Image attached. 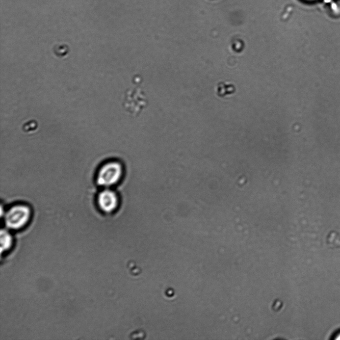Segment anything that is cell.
I'll list each match as a JSON object with an SVG mask.
<instances>
[{"label":"cell","mask_w":340,"mask_h":340,"mask_svg":"<svg viewBox=\"0 0 340 340\" xmlns=\"http://www.w3.org/2000/svg\"><path fill=\"white\" fill-rule=\"evenodd\" d=\"M123 174L122 165L117 161L105 163L99 169L97 177V183L105 187L112 186L120 181Z\"/></svg>","instance_id":"obj_1"},{"label":"cell","mask_w":340,"mask_h":340,"mask_svg":"<svg viewBox=\"0 0 340 340\" xmlns=\"http://www.w3.org/2000/svg\"><path fill=\"white\" fill-rule=\"evenodd\" d=\"M334 337H335L334 339H335V340H336H336H340V332H339V333H337L336 334H335V335L334 336Z\"/></svg>","instance_id":"obj_6"},{"label":"cell","mask_w":340,"mask_h":340,"mask_svg":"<svg viewBox=\"0 0 340 340\" xmlns=\"http://www.w3.org/2000/svg\"><path fill=\"white\" fill-rule=\"evenodd\" d=\"M311 1H313V0H311Z\"/></svg>","instance_id":"obj_7"},{"label":"cell","mask_w":340,"mask_h":340,"mask_svg":"<svg viewBox=\"0 0 340 340\" xmlns=\"http://www.w3.org/2000/svg\"><path fill=\"white\" fill-rule=\"evenodd\" d=\"M100 209L105 213L114 211L118 206L119 200L116 193L109 189L101 192L97 198Z\"/></svg>","instance_id":"obj_4"},{"label":"cell","mask_w":340,"mask_h":340,"mask_svg":"<svg viewBox=\"0 0 340 340\" xmlns=\"http://www.w3.org/2000/svg\"><path fill=\"white\" fill-rule=\"evenodd\" d=\"M13 237L6 230H2L1 231V253L10 249L13 245Z\"/></svg>","instance_id":"obj_5"},{"label":"cell","mask_w":340,"mask_h":340,"mask_svg":"<svg viewBox=\"0 0 340 340\" xmlns=\"http://www.w3.org/2000/svg\"><path fill=\"white\" fill-rule=\"evenodd\" d=\"M31 216L30 208L24 205L14 206L4 214V222L9 229L19 230L28 222Z\"/></svg>","instance_id":"obj_2"},{"label":"cell","mask_w":340,"mask_h":340,"mask_svg":"<svg viewBox=\"0 0 340 340\" xmlns=\"http://www.w3.org/2000/svg\"><path fill=\"white\" fill-rule=\"evenodd\" d=\"M147 105L146 97L139 88L127 90L125 95L124 107L129 113L137 116Z\"/></svg>","instance_id":"obj_3"}]
</instances>
